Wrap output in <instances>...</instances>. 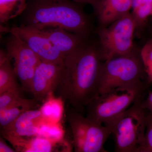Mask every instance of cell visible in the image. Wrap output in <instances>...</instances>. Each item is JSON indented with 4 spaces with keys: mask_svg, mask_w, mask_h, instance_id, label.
<instances>
[{
    "mask_svg": "<svg viewBox=\"0 0 152 152\" xmlns=\"http://www.w3.org/2000/svg\"><path fill=\"white\" fill-rule=\"evenodd\" d=\"M103 62L99 48L93 45L85 46L64 59L56 91L62 100L83 115L99 95Z\"/></svg>",
    "mask_w": 152,
    "mask_h": 152,
    "instance_id": "cell-1",
    "label": "cell"
},
{
    "mask_svg": "<svg viewBox=\"0 0 152 152\" xmlns=\"http://www.w3.org/2000/svg\"><path fill=\"white\" fill-rule=\"evenodd\" d=\"M82 5L72 0H28L26 25L39 29L60 27L86 37L90 20Z\"/></svg>",
    "mask_w": 152,
    "mask_h": 152,
    "instance_id": "cell-2",
    "label": "cell"
},
{
    "mask_svg": "<svg viewBox=\"0 0 152 152\" xmlns=\"http://www.w3.org/2000/svg\"><path fill=\"white\" fill-rule=\"evenodd\" d=\"M148 82L118 87L99 94L86 108V117L98 125L111 121L146 95Z\"/></svg>",
    "mask_w": 152,
    "mask_h": 152,
    "instance_id": "cell-3",
    "label": "cell"
},
{
    "mask_svg": "<svg viewBox=\"0 0 152 152\" xmlns=\"http://www.w3.org/2000/svg\"><path fill=\"white\" fill-rule=\"evenodd\" d=\"M145 96L139 98L124 113L104 124L110 129L115 152H142L147 124V112L142 105Z\"/></svg>",
    "mask_w": 152,
    "mask_h": 152,
    "instance_id": "cell-4",
    "label": "cell"
},
{
    "mask_svg": "<svg viewBox=\"0 0 152 152\" xmlns=\"http://www.w3.org/2000/svg\"><path fill=\"white\" fill-rule=\"evenodd\" d=\"M146 82H148L140 51H135L130 54L103 61L101 69L99 94L118 87Z\"/></svg>",
    "mask_w": 152,
    "mask_h": 152,
    "instance_id": "cell-5",
    "label": "cell"
},
{
    "mask_svg": "<svg viewBox=\"0 0 152 152\" xmlns=\"http://www.w3.org/2000/svg\"><path fill=\"white\" fill-rule=\"evenodd\" d=\"M135 21L131 12L97 31L99 52L103 61L115 57L129 55L135 51L133 39Z\"/></svg>",
    "mask_w": 152,
    "mask_h": 152,
    "instance_id": "cell-6",
    "label": "cell"
},
{
    "mask_svg": "<svg viewBox=\"0 0 152 152\" xmlns=\"http://www.w3.org/2000/svg\"><path fill=\"white\" fill-rule=\"evenodd\" d=\"M66 118L72 132L74 151L108 152L104 145L111 134L108 126L93 122L71 106L67 110Z\"/></svg>",
    "mask_w": 152,
    "mask_h": 152,
    "instance_id": "cell-7",
    "label": "cell"
},
{
    "mask_svg": "<svg viewBox=\"0 0 152 152\" xmlns=\"http://www.w3.org/2000/svg\"><path fill=\"white\" fill-rule=\"evenodd\" d=\"M7 53L14 61V70L22 90L31 91L33 76L41 61L39 57L18 36L11 34L6 44Z\"/></svg>",
    "mask_w": 152,
    "mask_h": 152,
    "instance_id": "cell-8",
    "label": "cell"
},
{
    "mask_svg": "<svg viewBox=\"0 0 152 152\" xmlns=\"http://www.w3.org/2000/svg\"><path fill=\"white\" fill-rule=\"evenodd\" d=\"M10 32L23 41L41 61L64 64V58L40 30L29 25H22L11 28Z\"/></svg>",
    "mask_w": 152,
    "mask_h": 152,
    "instance_id": "cell-9",
    "label": "cell"
},
{
    "mask_svg": "<svg viewBox=\"0 0 152 152\" xmlns=\"http://www.w3.org/2000/svg\"><path fill=\"white\" fill-rule=\"evenodd\" d=\"M63 65L42 61L40 62L32 80L31 93L34 99L38 102L43 101L56 91Z\"/></svg>",
    "mask_w": 152,
    "mask_h": 152,
    "instance_id": "cell-10",
    "label": "cell"
},
{
    "mask_svg": "<svg viewBox=\"0 0 152 152\" xmlns=\"http://www.w3.org/2000/svg\"><path fill=\"white\" fill-rule=\"evenodd\" d=\"M47 121L40 109L28 110L7 127L1 129V133L8 141L28 138L37 135Z\"/></svg>",
    "mask_w": 152,
    "mask_h": 152,
    "instance_id": "cell-11",
    "label": "cell"
},
{
    "mask_svg": "<svg viewBox=\"0 0 152 152\" xmlns=\"http://www.w3.org/2000/svg\"><path fill=\"white\" fill-rule=\"evenodd\" d=\"M40 30L64 58L77 53L86 45L84 42L86 37L62 28L48 27Z\"/></svg>",
    "mask_w": 152,
    "mask_h": 152,
    "instance_id": "cell-12",
    "label": "cell"
},
{
    "mask_svg": "<svg viewBox=\"0 0 152 152\" xmlns=\"http://www.w3.org/2000/svg\"><path fill=\"white\" fill-rule=\"evenodd\" d=\"M133 0H102L96 15L101 28L106 27L130 12Z\"/></svg>",
    "mask_w": 152,
    "mask_h": 152,
    "instance_id": "cell-13",
    "label": "cell"
},
{
    "mask_svg": "<svg viewBox=\"0 0 152 152\" xmlns=\"http://www.w3.org/2000/svg\"><path fill=\"white\" fill-rule=\"evenodd\" d=\"M16 152H50L56 151L58 141L37 135L28 138L9 141Z\"/></svg>",
    "mask_w": 152,
    "mask_h": 152,
    "instance_id": "cell-14",
    "label": "cell"
},
{
    "mask_svg": "<svg viewBox=\"0 0 152 152\" xmlns=\"http://www.w3.org/2000/svg\"><path fill=\"white\" fill-rule=\"evenodd\" d=\"M11 60L6 51L0 52V94L19 86L16 80L17 76L11 65Z\"/></svg>",
    "mask_w": 152,
    "mask_h": 152,
    "instance_id": "cell-15",
    "label": "cell"
},
{
    "mask_svg": "<svg viewBox=\"0 0 152 152\" xmlns=\"http://www.w3.org/2000/svg\"><path fill=\"white\" fill-rule=\"evenodd\" d=\"M38 101L24 98L22 100L13 105L0 110V126L1 129L11 124L18 117L28 110L34 109Z\"/></svg>",
    "mask_w": 152,
    "mask_h": 152,
    "instance_id": "cell-16",
    "label": "cell"
},
{
    "mask_svg": "<svg viewBox=\"0 0 152 152\" xmlns=\"http://www.w3.org/2000/svg\"><path fill=\"white\" fill-rule=\"evenodd\" d=\"M28 0H0V22L6 23L11 19L23 13Z\"/></svg>",
    "mask_w": 152,
    "mask_h": 152,
    "instance_id": "cell-17",
    "label": "cell"
},
{
    "mask_svg": "<svg viewBox=\"0 0 152 152\" xmlns=\"http://www.w3.org/2000/svg\"><path fill=\"white\" fill-rule=\"evenodd\" d=\"M132 15L136 24V31L145 27L148 19L152 14V0H140L132 7Z\"/></svg>",
    "mask_w": 152,
    "mask_h": 152,
    "instance_id": "cell-18",
    "label": "cell"
},
{
    "mask_svg": "<svg viewBox=\"0 0 152 152\" xmlns=\"http://www.w3.org/2000/svg\"><path fill=\"white\" fill-rule=\"evenodd\" d=\"M140 56L147 80L152 83V38L147 41L140 50Z\"/></svg>",
    "mask_w": 152,
    "mask_h": 152,
    "instance_id": "cell-19",
    "label": "cell"
},
{
    "mask_svg": "<svg viewBox=\"0 0 152 152\" xmlns=\"http://www.w3.org/2000/svg\"><path fill=\"white\" fill-rule=\"evenodd\" d=\"M21 88L11 89L0 94V110L7 108L23 98Z\"/></svg>",
    "mask_w": 152,
    "mask_h": 152,
    "instance_id": "cell-20",
    "label": "cell"
},
{
    "mask_svg": "<svg viewBox=\"0 0 152 152\" xmlns=\"http://www.w3.org/2000/svg\"><path fill=\"white\" fill-rule=\"evenodd\" d=\"M59 103L56 100L48 101L40 109L47 121L49 119L56 121L60 118L61 110Z\"/></svg>",
    "mask_w": 152,
    "mask_h": 152,
    "instance_id": "cell-21",
    "label": "cell"
},
{
    "mask_svg": "<svg viewBox=\"0 0 152 152\" xmlns=\"http://www.w3.org/2000/svg\"><path fill=\"white\" fill-rule=\"evenodd\" d=\"M142 152H152V116L148 113L145 142Z\"/></svg>",
    "mask_w": 152,
    "mask_h": 152,
    "instance_id": "cell-22",
    "label": "cell"
},
{
    "mask_svg": "<svg viewBox=\"0 0 152 152\" xmlns=\"http://www.w3.org/2000/svg\"><path fill=\"white\" fill-rule=\"evenodd\" d=\"M76 3L80 4H88L91 5L94 9V12L97 15L101 9L102 0H72Z\"/></svg>",
    "mask_w": 152,
    "mask_h": 152,
    "instance_id": "cell-23",
    "label": "cell"
},
{
    "mask_svg": "<svg viewBox=\"0 0 152 152\" xmlns=\"http://www.w3.org/2000/svg\"><path fill=\"white\" fill-rule=\"evenodd\" d=\"M142 105L148 114L152 116V91L149 92L144 98Z\"/></svg>",
    "mask_w": 152,
    "mask_h": 152,
    "instance_id": "cell-24",
    "label": "cell"
},
{
    "mask_svg": "<svg viewBox=\"0 0 152 152\" xmlns=\"http://www.w3.org/2000/svg\"><path fill=\"white\" fill-rule=\"evenodd\" d=\"M0 152H16L15 149L12 148L8 145L2 138H0Z\"/></svg>",
    "mask_w": 152,
    "mask_h": 152,
    "instance_id": "cell-25",
    "label": "cell"
},
{
    "mask_svg": "<svg viewBox=\"0 0 152 152\" xmlns=\"http://www.w3.org/2000/svg\"></svg>",
    "mask_w": 152,
    "mask_h": 152,
    "instance_id": "cell-26",
    "label": "cell"
}]
</instances>
